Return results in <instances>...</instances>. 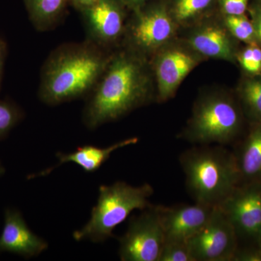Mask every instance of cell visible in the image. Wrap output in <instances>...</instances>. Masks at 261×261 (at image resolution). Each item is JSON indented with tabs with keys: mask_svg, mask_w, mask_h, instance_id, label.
Masks as SVG:
<instances>
[{
	"mask_svg": "<svg viewBox=\"0 0 261 261\" xmlns=\"http://www.w3.org/2000/svg\"><path fill=\"white\" fill-rule=\"evenodd\" d=\"M154 75L145 57L122 47L111 60L88 95L83 112L87 128L94 129L145 106L153 98Z\"/></svg>",
	"mask_w": 261,
	"mask_h": 261,
	"instance_id": "cell-1",
	"label": "cell"
},
{
	"mask_svg": "<svg viewBox=\"0 0 261 261\" xmlns=\"http://www.w3.org/2000/svg\"><path fill=\"white\" fill-rule=\"evenodd\" d=\"M113 51L86 39L56 48L41 70L39 99L57 106L88 96L100 79Z\"/></svg>",
	"mask_w": 261,
	"mask_h": 261,
	"instance_id": "cell-2",
	"label": "cell"
},
{
	"mask_svg": "<svg viewBox=\"0 0 261 261\" xmlns=\"http://www.w3.org/2000/svg\"><path fill=\"white\" fill-rule=\"evenodd\" d=\"M179 163L196 203L219 207L241 183L234 154L223 145H196L180 154Z\"/></svg>",
	"mask_w": 261,
	"mask_h": 261,
	"instance_id": "cell-3",
	"label": "cell"
},
{
	"mask_svg": "<svg viewBox=\"0 0 261 261\" xmlns=\"http://www.w3.org/2000/svg\"><path fill=\"white\" fill-rule=\"evenodd\" d=\"M153 187L149 184L133 187L126 182L117 181L99 187L97 204L90 219L73 233L75 241H104L113 235V230L122 224L135 210L143 211L151 205Z\"/></svg>",
	"mask_w": 261,
	"mask_h": 261,
	"instance_id": "cell-4",
	"label": "cell"
},
{
	"mask_svg": "<svg viewBox=\"0 0 261 261\" xmlns=\"http://www.w3.org/2000/svg\"><path fill=\"white\" fill-rule=\"evenodd\" d=\"M241 114L234 100L222 92H210L198 98L191 118L178 136L195 145H226L238 137Z\"/></svg>",
	"mask_w": 261,
	"mask_h": 261,
	"instance_id": "cell-5",
	"label": "cell"
},
{
	"mask_svg": "<svg viewBox=\"0 0 261 261\" xmlns=\"http://www.w3.org/2000/svg\"><path fill=\"white\" fill-rule=\"evenodd\" d=\"M132 12L122 40L123 47L149 59L171 42L177 24L162 3L146 4Z\"/></svg>",
	"mask_w": 261,
	"mask_h": 261,
	"instance_id": "cell-6",
	"label": "cell"
},
{
	"mask_svg": "<svg viewBox=\"0 0 261 261\" xmlns=\"http://www.w3.org/2000/svg\"><path fill=\"white\" fill-rule=\"evenodd\" d=\"M130 219L127 231L119 240L122 261H159L165 235L158 205H150Z\"/></svg>",
	"mask_w": 261,
	"mask_h": 261,
	"instance_id": "cell-7",
	"label": "cell"
},
{
	"mask_svg": "<svg viewBox=\"0 0 261 261\" xmlns=\"http://www.w3.org/2000/svg\"><path fill=\"white\" fill-rule=\"evenodd\" d=\"M203 58L187 42H170L158 51L150 63L157 87V100L163 102L172 98L182 82Z\"/></svg>",
	"mask_w": 261,
	"mask_h": 261,
	"instance_id": "cell-8",
	"label": "cell"
},
{
	"mask_svg": "<svg viewBox=\"0 0 261 261\" xmlns=\"http://www.w3.org/2000/svg\"><path fill=\"white\" fill-rule=\"evenodd\" d=\"M236 231L219 207H214L210 219L188 242L194 261L233 260L238 249Z\"/></svg>",
	"mask_w": 261,
	"mask_h": 261,
	"instance_id": "cell-9",
	"label": "cell"
},
{
	"mask_svg": "<svg viewBox=\"0 0 261 261\" xmlns=\"http://www.w3.org/2000/svg\"><path fill=\"white\" fill-rule=\"evenodd\" d=\"M128 8L121 0H98L81 12L87 39L99 47L111 50L123 40L127 24Z\"/></svg>",
	"mask_w": 261,
	"mask_h": 261,
	"instance_id": "cell-10",
	"label": "cell"
},
{
	"mask_svg": "<svg viewBox=\"0 0 261 261\" xmlns=\"http://www.w3.org/2000/svg\"><path fill=\"white\" fill-rule=\"evenodd\" d=\"M219 207L239 234L256 238L261 226V185L239 186Z\"/></svg>",
	"mask_w": 261,
	"mask_h": 261,
	"instance_id": "cell-11",
	"label": "cell"
},
{
	"mask_svg": "<svg viewBox=\"0 0 261 261\" xmlns=\"http://www.w3.org/2000/svg\"><path fill=\"white\" fill-rule=\"evenodd\" d=\"M214 207L196 203L158 205L165 241L187 243L210 219Z\"/></svg>",
	"mask_w": 261,
	"mask_h": 261,
	"instance_id": "cell-12",
	"label": "cell"
},
{
	"mask_svg": "<svg viewBox=\"0 0 261 261\" xmlns=\"http://www.w3.org/2000/svg\"><path fill=\"white\" fill-rule=\"evenodd\" d=\"M47 247V242L33 232L18 211H5L4 226L0 234V252L29 258L40 255Z\"/></svg>",
	"mask_w": 261,
	"mask_h": 261,
	"instance_id": "cell-13",
	"label": "cell"
},
{
	"mask_svg": "<svg viewBox=\"0 0 261 261\" xmlns=\"http://www.w3.org/2000/svg\"><path fill=\"white\" fill-rule=\"evenodd\" d=\"M186 42L203 58L234 62L237 51L233 37L225 25L206 22L189 33Z\"/></svg>",
	"mask_w": 261,
	"mask_h": 261,
	"instance_id": "cell-14",
	"label": "cell"
},
{
	"mask_svg": "<svg viewBox=\"0 0 261 261\" xmlns=\"http://www.w3.org/2000/svg\"><path fill=\"white\" fill-rule=\"evenodd\" d=\"M139 139L137 137L126 139L120 141L116 144L107 147H95L93 145H85L78 147V149L70 153H57V158L59 160V163L53 168H48L41 173L34 175L32 178L42 177L50 173L55 168L66 163H73L80 166L86 172L92 173L99 169L106 161L111 157V154L118 149L128 147V146L136 145L138 142Z\"/></svg>",
	"mask_w": 261,
	"mask_h": 261,
	"instance_id": "cell-15",
	"label": "cell"
},
{
	"mask_svg": "<svg viewBox=\"0 0 261 261\" xmlns=\"http://www.w3.org/2000/svg\"><path fill=\"white\" fill-rule=\"evenodd\" d=\"M234 156L241 181L247 180L250 184L261 181V123H255L240 152Z\"/></svg>",
	"mask_w": 261,
	"mask_h": 261,
	"instance_id": "cell-16",
	"label": "cell"
},
{
	"mask_svg": "<svg viewBox=\"0 0 261 261\" xmlns=\"http://www.w3.org/2000/svg\"><path fill=\"white\" fill-rule=\"evenodd\" d=\"M29 19L39 32L56 28L63 18L69 0H23Z\"/></svg>",
	"mask_w": 261,
	"mask_h": 261,
	"instance_id": "cell-17",
	"label": "cell"
},
{
	"mask_svg": "<svg viewBox=\"0 0 261 261\" xmlns=\"http://www.w3.org/2000/svg\"><path fill=\"white\" fill-rule=\"evenodd\" d=\"M214 2V0H173L168 9L177 25H187L203 15Z\"/></svg>",
	"mask_w": 261,
	"mask_h": 261,
	"instance_id": "cell-18",
	"label": "cell"
},
{
	"mask_svg": "<svg viewBox=\"0 0 261 261\" xmlns=\"http://www.w3.org/2000/svg\"><path fill=\"white\" fill-rule=\"evenodd\" d=\"M253 75L244 81L239 93L247 114L255 123H261V75Z\"/></svg>",
	"mask_w": 261,
	"mask_h": 261,
	"instance_id": "cell-19",
	"label": "cell"
},
{
	"mask_svg": "<svg viewBox=\"0 0 261 261\" xmlns=\"http://www.w3.org/2000/svg\"><path fill=\"white\" fill-rule=\"evenodd\" d=\"M224 25L233 38L248 44L256 42L253 24L245 15H225Z\"/></svg>",
	"mask_w": 261,
	"mask_h": 261,
	"instance_id": "cell-20",
	"label": "cell"
},
{
	"mask_svg": "<svg viewBox=\"0 0 261 261\" xmlns=\"http://www.w3.org/2000/svg\"><path fill=\"white\" fill-rule=\"evenodd\" d=\"M22 118L23 112L16 105L0 100V140L9 134Z\"/></svg>",
	"mask_w": 261,
	"mask_h": 261,
	"instance_id": "cell-21",
	"label": "cell"
},
{
	"mask_svg": "<svg viewBox=\"0 0 261 261\" xmlns=\"http://www.w3.org/2000/svg\"><path fill=\"white\" fill-rule=\"evenodd\" d=\"M244 70L251 75L261 73V48L256 42L250 43L237 56Z\"/></svg>",
	"mask_w": 261,
	"mask_h": 261,
	"instance_id": "cell-22",
	"label": "cell"
},
{
	"mask_svg": "<svg viewBox=\"0 0 261 261\" xmlns=\"http://www.w3.org/2000/svg\"><path fill=\"white\" fill-rule=\"evenodd\" d=\"M159 261H194L187 243L165 241Z\"/></svg>",
	"mask_w": 261,
	"mask_h": 261,
	"instance_id": "cell-23",
	"label": "cell"
},
{
	"mask_svg": "<svg viewBox=\"0 0 261 261\" xmlns=\"http://www.w3.org/2000/svg\"><path fill=\"white\" fill-rule=\"evenodd\" d=\"M249 0H220L225 15H245Z\"/></svg>",
	"mask_w": 261,
	"mask_h": 261,
	"instance_id": "cell-24",
	"label": "cell"
},
{
	"mask_svg": "<svg viewBox=\"0 0 261 261\" xmlns=\"http://www.w3.org/2000/svg\"><path fill=\"white\" fill-rule=\"evenodd\" d=\"M233 261H261V248L253 250H237Z\"/></svg>",
	"mask_w": 261,
	"mask_h": 261,
	"instance_id": "cell-25",
	"label": "cell"
},
{
	"mask_svg": "<svg viewBox=\"0 0 261 261\" xmlns=\"http://www.w3.org/2000/svg\"><path fill=\"white\" fill-rule=\"evenodd\" d=\"M250 12L257 40L261 42V3H255L252 5Z\"/></svg>",
	"mask_w": 261,
	"mask_h": 261,
	"instance_id": "cell-26",
	"label": "cell"
},
{
	"mask_svg": "<svg viewBox=\"0 0 261 261\" xmlns=\"http://www.w3.org/2000/svg\"><path fill=\"white\" fill-rule=\"evenodd\" d=\"M7 54H8V44L4 39L0 38V87H1L2 78H3Z\"/></svg>",
	"mask_w": 261,
	"mask_h": 261,
	"instance_id": "cell-27",
	"label": "cell"
},
{
	"mask_svg": "<svg viewBox=\"0 0 261 261\" xmlns=\"http://www.w3.org/2000/svg\"><path fill=\"white\" fill-rule=\"evenodd\" d=\"M98 0H69V4L80 12L83 11L89 7L95 4Z\"/></svg>",
	"mask_w": 261,
	"mask_h": 261,
	"instance_id": "cell-28",
	"label": "cell"
},
{
	"mask_svg": "<svg viewBox=\"0 0 261 261\" xmlns=\"http://www.w3.org/2000/svg\"><path fill=\"white\" fill-rule=\"evenodd\" d=\"M121 1L124 3L128 9L135 10L147 4V2L149 0H121Z\"/></svg>",
	"mask_w": 261,
	"mask_h": 261,
	"instance_id": "cell-29",
	"label": "cell"
},
{
	"mask_svg": "<svg viewBox=\"0 0 261 261\" xmlns=\"http://www.w3.org/2000/svg\"><path fill=\"white\" fill-rule=\"evenodd\" d=\"M257 241H258L259 247H260L261 248V226L260 230H259V232L257 233Z\"/></svg>",
	"mask_w": 261,
	"mask_h": 261,
	"instance_id": "cell-30",
	"label": "cell"
},
{
	"mask_svg": "<svg viewBox=\"0 0 261 261\" xmlns=\"http://www.w3.org/2000/svg\"><path fill=\"white\" fill-rule=\"evenodd\" d=\"M5 172V168L3 167V166H2L1 163H0V177H1V176H3V174H4Z\"/></svg>",
	"mask_w": 261,
	"mask_h": 261,
	"instance_id": "cell-31",
	"label": "cell"
}]
</instances>
